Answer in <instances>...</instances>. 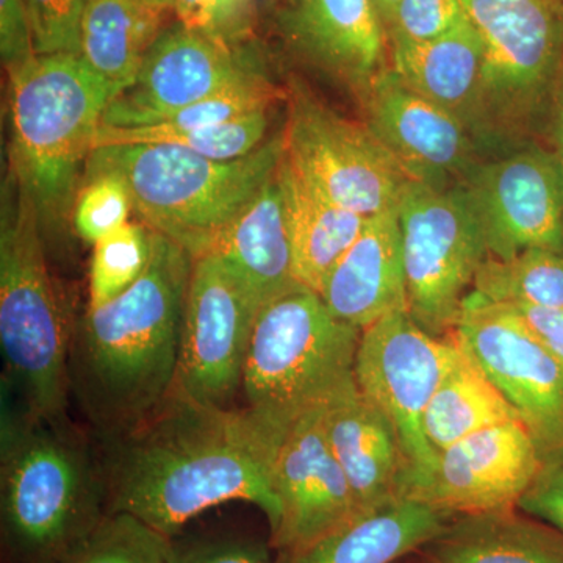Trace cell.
<instances>
[{
    "mask_svg": "<svg viewBox=\"0 0 563 563\" xmlns=\"http://www.w3.org/2000/svg\"><path fill=\"white\" fill-rule=\"evenodd\" d=\"M92 247L88 309H98L128 291L146 272L152 257V229L125 222Z\"/></svg>",
    "mask_w": 563,
    "mask_h": 563,
    "instance_id": "cell-31",
    "label": "cell"
},
{
    "mask_svg": "<svg viewBox=\"0 0 563 563\" xmlns=\"http://www.w3.org/2000/svg\"><path fill=\"white\" fill-rule=\"evenodd\" d=\"M322 421L361 510L373 509L409 493L412 466L391 422L352 385L331 399Z\"/></svg>",
    "mask_w": 563,
    "mask_h": 563,
    "instance_id": "cell-20",
    "label": "cell"
},
{
    "mask_svg": "<svg viewBox=\"0 0 563 563\" xmlns=\"http://www.w3.org/2000/svg\"><path fill=\"white\" fill-rule=\"evenodd\" d=\"M388 51L393 73L410 90L450 111L466 128L481 118L484 44L466 14L439 38L390 41Z\"/></svg>",
    "mask_w": 563,
    "mask_h": 563,
    "instance_id": "cell-23",
    "label": "cell"
},
{
    "mask_svg": "<svg viewBox=\"0 0 563 563\" xmlns=\"http://www.w3.org/2000/svg\"><path fill=\"white\" fill-rule=\"evenodd\" d=\"M211 254L240 280L258 309L299 287L277 172L225 229Z\"/></svg>",
    "mask_w": 563,
    "mask_h": 563,
    "instance_id": "cell-24",
    "label": "cell"
},
{
    "mask_svg": "<svg viewBox=\"0 0 563 563\" xmlns=\"http://www.w3.org/2000/svg\"><path fill=\"white\" fill-rule=\"evenodd\" d=\"M258 312L218 255L210 252L196 258L185 299L173 391L196 402L231 409L242 391L244 362Z\"/></svg>",
    "mask_w": 563,
    "mask_h": 563,
    "instance_id": "cell-13",
    "label": "cell"
},
{
    "mask_svg": "<svg viewBox=\"0 0 563 563\" xmlns=\"http://www.w3.org/2000/svg\"><path fill=\"white\" fill-rule=\"evenodd\" d=\"M462 0H399L385 27L390 41L422 43L439 38L465 18Z\"/></svg>",
    "mask_w": 563,
    "mask_h": 563,
    "instance_id": "cell-35",
    "label": "cell"
},
{
    "mask_svg": "<svg viewBox=\"0 0 563 563\" xmlns=\"http://www.w3.org/2000/svg\"><path fill=\"white\" fill-rule=\"evenodd\" d=\"M462 357V347L453 336L426 332L407 312L388 314L362 331L355 385L401 439L412 466L407 496L428 483L439 461V453L422 431V417Z\"/></svg>",
    "mask_w": 563,
    "mask_h": 563,
    "instance_id": "cell-9",
    "label": "cell"
},
{
    "mask_svg": "<svg viewBox=\"0 0 563 563\" xmlns=\"http://www.w3.org/2000/svg\"><path fill=\"white\" fill-rule=\"evenodd\" d=\"M361 336L303 285L262 307L244 362L242 410L274 455L302 415L355 385Z\"/></svg>",
    "mask_w": 563,
    "mask_h": 563,
    "instance_id": "cell-6",
    "label": "cell"
},
{
    "mask_svg": "<svg viewBox=\"0 0 563 563\" xmlns=\"http://www.w3.org/2000/svg\"><path fill=\"white\" fill-rule=\"evenodd\" d=\"M484 44L481 118L512 122L542 102L563 65V0H462Z\"/></svg>",
    "mask_w": 563,
    "mask_h": 563,
    "instance_id": "cell-11",
    "label": "cell"
},
{
    "mask_svg": "<svg viewBox=\"0 0 563 563\" xmlns=\"http://www.w3.org/2000/svg\"><path fill=\"white\" fill-rule=\"evenodd\" d=\"M251 0H211L213 35L222 43L231 44L240 38L246 25Z\"/></svg>",
    "mask_w": 563,
    "mask_h": 563,
    "instance_id": "cell-40",
    "label": "cell"
},
{
    "mask_svg": "<svg viewBox=\"0 0 563 563\" xmlns=\"http://www.w3.org/2000/svg\"><path fill=\"white\" fill-rule=\"evenodd\" d=\"M0 54L7 73L20 68L36 55L25 0H0Z\"/></svg>",
    "mask_w": 563,
    "mask_h": 563,
    "instance_id": "cell-38",
    "label": "cell"
},
{
    "mask_svg": "<svg viewBox=\"0 0 563 563\" xmlns=\"http://www.w3.org/2000/svg\"><path fill=\"white\" fill-rule=\"evenodd\" d=\"M472 291L493 303L563 309V254L532 247L510 258L488 255Z\"/></svg>",
    "mask_w": 563,
    "mask_h": 563,
    "instance_id": "cell-29",
    "label": "cell"
},
{
    "mask_svg": "<svg viewBox=\"0 0 563 563\" xmlns=\"http://www.w3.org/2000/svg\"><path fill=\"white\" fill-rule=\"evenodd\" d=\"M163 10L176 14L177 21L192 31L213 36V13L211 0H154Z\"/></svg>",
    "mask_w": 563,
    "mask_h": 563,
    "instance_id": "cell-41",
    "label": "cell"
},
{
    "mask_svg": "<svg viewBox=\"0 0 563 563\" xmlns=\"http://www.w3.org/2000/svg\"><path fill=\"white\" fill-rule=\"evenodd\" d=\"M0 521L10 563H65L109 512L99 450L2 388Z\"/></svg>",
    "mask_w": 563,
    "mask_h": 563,
    "instance_id": "cell-3",
    "label": "cell"
},
{
    "mask_svg": "<svg viewBox=\"0 0 563 563\" xmlns=\"http://www.w3.org/2000/svg\"><path fill=\"white\" fill-rule=\"evenodd\" d=\"M517 509L563 533V461L543 463Z\"/></svg>",
    "mask_w": 563,
    "mask_h": 563,
    "instance_id": "cell-37",
    "label": "cell"
},
{
    "mask_svg": "<svg viewBox=\"0 0 563 563\" xmlns=\"http://www.w3.org/2000/svg\"><path fill=\"white\" fill-rule=\"evenodd\" d=\"M269 128V110L255 111L224 122L191 131H162L155 128H99L95 147L111 144H174L218 162H233L247 157L265 143Z\"/></svg>",
    "mask_w": 563,
    "mask_h": 563,
    "instance_id": "cell-30",
    "label": "cell"
},
{
    "mask_svg": "<svg viewBox=\"0 0 563 563\" xmlns=\"http://www.w3.org/2000/svg\"><path fill=\"white\" fill-rule=\"evenodd\" d=\"M133 209L131 191L117 174H85L74 203V229L81 240L96 244L128 221Z\"/></svg>",
    "mask_w": 563,
    "mask_h": 563,
    "instance_id": "cell-33",
    "label": "cell"
},
{
    "mask_svg": "<svg viewBox=\"0 0 563 563\" xmlns=\"http://www.w3.org/2000/svg\"><path fill=\"white\" fill-rule=\"evenodd\" d=\"M173 540L128 512H107L65 563H169Z\"/></svg>",
    "mask_w": 563,
    "mask_h": 563,
    "instance_id": "cell-32",
    "label": "cell"
},
{
    "mask_svg": "<svg viewBox=\"0 0 563 563\" xmlns=\"http://www.w3.org/2000/svg\"><path fill=\"white\" fill-rule=\"evenodd\" d=\"M453 339L517 410L543 463L563 461V366L499 303L470 292Z\"/></svg>",
    "mask_w": 563,
    "mask_h": 563,
    "instance_id": "cell-12",
    "label": "cell"
},
{
    "mask_svg": "<svg viewBox=\"0 0 563 563\" xmlns=\"http://www.w3.org/2000/svg\"><path fill=\"white\" fill-rule=\"evenodd\" d=\"M98 443L109 512L135 515L174 540L207 510L243 501L265 514L272 536L279 528L274 454L242 409L173 391L143 420Z\"/></svg>",
    "mask_w": 563,
    "mask_h": 563,
    "instance_id": "cell-1",
    "label": "cell"
},
{
    "mask_svg": "<svg viewBox=\"0 0 563 563\" xmlns=\"http://www.w3.org/2000/svg\"><path fill=\"white\" fill-rule=\"evenodd\" d=\"M542 466L523 421L504 422L440 451L428 483L410 498L454 517L517 507Z\"/></svg>",
    "mask_w": 563,
    "mask_h": 563,
    "instance_id": "cell-17",
    "label": "cell"
},
{
    "mask_svg": "<svg viewBox=\"0 0 563 563\" xmlns=\"http://www.w3.org/2000/svg\"><path fill=\"white\" fill-rule=\"evenodd\" d=\"M324 406L302 415L274 455L272 476L282 517L272 547L284 561L358 512L325 435Z\"/></svg>",
    "mask_w": 563,
    "mask_h": 563,
    "instance_id": "cell-16",
    "label": "cell"
},
{
    "mask_svg": "<svg viewBox=\"0 0 563 563\" xmlns=\"http://www.w3.org/2000/svg\"><path fill=\"white\" fill-rule=\"evenodd\" d=\"M420 551L424 563H563V533L507 507L455 515Z\"/></svg>",
    "mask_w": 563,
    "mask_h": 563,
    "instance_id": "cell-25",
    "label": "cell"
},
{
    "mask_svg": "<svg viewBox=\"0 0 563 563\" xmlns=\"http://www.w3.org/2000/svg\"><path fill=\"white\" fill-rule=\"evenodd\" d=\"M169 563H280L274 562L268 547L247 539H209L172 544Z\"/></svg>",
    "mask_w": 563,
    "mask_h": 563,
    "instance_id": "cell-36",
    "label": "cell"
},
{
    "mask_svg": "<svg viewBox=\"0 0 563 563\" xmlns=\"http://www.w3.org/2000/svg\"><path fill=\"white\" fill-rule=\"evenodd\" d=\"M320 296L333 317L362 331L388 314L407 312L402 233L396 209L366 218Z\"/></svg>",
    "mask_w": 563,
    "mask_h": 563,
    "instance_id": "cell-21",
    "label": "cell"
},
{
    "mask_svg": "<svg viewBox=\"0 0 563 563\" xmlns=\"http://www.w3.org/2000/svg\"><path fill=\"white\" fill-rule=\"evenodd\" d=\"M9 77L10 177L41 228H57L76 203L81 162L120 90L79 54L35 55Z\"/></svg>",
    "mask_w": 563,
    "mask_h": 563,
    "instance_id": "cell-4",
    "label": "cell"
},
{
    "mask_svg": "<svg viewBox=\"0 0 563 563\" xmlns=\"http://www.w3.org/2000/svg\"><path fill=\"white\" fill-rule=\"evenodd\" d=\"M284 151V132L233 162L211 161L174 144H111L91 151L85 174L120 176L147 228L196 261L213 251L268 184Z\"/></svg>",
    "mask_w": 563,
    "mask_h": 563,
    "instance_id": "cell-5",
    "label": "cell"
},
{
    "mask_svg": "<svg viewBox=\"0 0 563 563\" xmlns=\"http://www.w3.org/2000/svg\"><path fill=\"white\" fill-rule=\"evenodd\" d=\"M165 13L168 11L154 0H85L80 57L118 90H124L165 29Z\"/></svg>",
    "mask_w": 563,
    "mask_h": 563,
    "instance_id": "cell-27",
    "label": "cell"
},
{
    "mask_svg": "<svg viewBox=\"0 0 563 563\" xmlns=\"http://www.w3.org/2000/svg\"><path fill=\"white\" fill-rule=\"evenodd\" d=\"M453 517L404 496L352 515L280 563H396L431 542Z\"/></svg>",
    "mask_w": 563,
    "mask_h": 563,
    "instance_id": "cell-22",
    "label": "cell"
},
{
    "mask_svg": "<svg viewBox=\"0 0 563 563\" xmlns=\"http://www.w3.org/2000/svg\"><path fill=\"white\" fill-rule=\"evenodd\" d=\"M290 235L295 277L320 295L329 274L350 250L366 218L336 206L282 155L277 168Z\"/></svg>",
    "mask_w": 563,
    "mask_h": 563,
    "instance_id": "cell-26",
    "label": "cell"
},
{
    "mask_svg": "<svg viewBox=\"0 0 563 563\" xmlns=\"http://www.w3.org/2000/svg\"><path fill=\"white\" fill-rule=\"evenodd\" d=\"M374 10H376L377 16L383 22V27H387L388 22L391 20L393 11L398 5L399 0H372Z\"/></svg>",
    "mask_w": 563,
    "mask_h": 563,
    "instance_id": "cell-43",
    "label": "cell"
},
{
    "mask_svg": "<svg viewBox=\"0 0 563 563\" xmlns=\"http://www.w3.org/2000/svg\"><path fill=\"white\" fill-rule=\"evenodd\" d=\"M510 421H521L517 410L463 352L462 361L429 402L422 431L440 453L473 433Z\"/></svg>",
    "mask_w": 563,
    "mask_h": 563,
    "instance_id": "cell-28",
    "label": "cell"
},
{
    "mask_svg": "<svg viewBox=\"0 0 563 563\" xmlns=\"http://www.w3.org/2000/svg\"><path fill=\"white\" fill-rule=\"evenodd\" d=\"M362 101L366 125L410 179L450 187L451 177L473 168L466 125L406 87L390 66L373 80Z\"/></svg>",
    "mask_w": 563,
    "mask_h": 563,
    "instance_id": "cell-18",
    "label": "cell"
},
{
    "mask_svg": "<svg viewBox=\"0 0 563 563\" xmlns=\"http://www.w3.org/2000/svg\"><path fill=\"white\" fill-rule=\"evenodd\" d=\"M195 258L152 231L146 272L70 331L69 387L96 437L131 428L173 393Z\"/></svg>",
    "mask_w": 563,
    "mask_h": 563,
    "instance_id": "cell-2",
    "label": "cell"
},
{
    "mask_svg": "<svg viewBox=\"0 0 563 563\" xmlns=\"http://www.w3.org/2000/svg\"><path fill=\"white\" fill-rule=\"evenodd\" d=\"M563 366V309L499 303Z\"/></svg>",
    "mask_w": 563,
    "mask_h": 563,
    "instance_id": "cell-39",
    "label": "cell"
},
{
    "mask_svg": "<svg viewBox=\"0 0 563 563\" xmlns=\"http://www.w3.org/2000/svg\"><path fill=\"white\" fill-rule=\"evenodd\" d=\"M285 155L336 206L369 218L396 209L410 180L390 151L362 122L343 118L292 85Z\"/></svg>",
    "mask_w": 563,
    "mask_h": 563,
    "instance_id": "cell-10",
    "label": "cell"
},
{
    "mask_svg": "<svg viewBox=\"0 0 563 563\" xmlns=\"http://www.w3.org/2000/svg\"><path fill=\"white\" fill-rule=\"evenodd\" d=\"M41 221L9 177L0 221L2 388L43 417H68L70 331L52 280Z\"/></svg>",
    "mask_w": 563,
    "mask_h": 563,
    "instance_id": "cell-7",
    "label": "cell"
},
{
    "mask_svg": "<svg viewBox=\"0 0 563 563\" xmlns=\"http://www.w3.org/2000/svg\"><path fill=\"white\" fill-rule=\"evenodd\" d=\"M277 16L292 54L365 95L390 58L372 0H285Z\"/></svg>",
    "mask_w": 563,
    "mask_h": 563,
    "instance_id": "cell-19",
    "label": "cell"
},
{
    "mask_svg": "<svg viewBox=\"0 0 563 563\" xmlns=\"http://www.w3.org/2000/svg\"><path fill=\"white\" fill-rule=\"evenodd\" d=\"M407 313L426 332L453 336L463 301L488 257L487 240L461 181L437 187L410 179L398 206Z\"/></svg>",
    "mask_w": 563,
    "mask_h": 563,
    "instance_id": "cell-8",
    "label": "cell"
},
{
    "mask_svg": "<svg viewBox=\"0 0 563 563\" xmlns=\"http://www.w3.org/2000/svg\"><path fill=\"white\" fill-rule=\"evenodd\" d=\"M257 68V63L233 51L231 44L177 21L152 43L135 79L103 111L101 125L135 129L157 124Z\"/></svg>",
    "mask_w": 563,
    "mask_h": 563,
    "instance_id": "cell-14",
    "label": "cell"
},
{
    "mask_svg": "<svg viewBox=\"0 0 563 563\" xmlns=\"http://www.w3.org/2000/svg\"><path fill=\"white\" fill-rule=\"evenodd\" d=\"M85 0H25L36 55L79 54Z\"/></svg>",
    "mask_w": 563,
    "mask_h": 563,
    "instance_id": "cell-34",
    "label": "cell"
},
{
    "mask_svg": "<svg viewBox=\"0 0 563 563\" xmlns=\"http://www.w3.org/2000/svg\"><path fill=\"white\" fill-rule=\"evenodd\" d=\"M483 224L488 255L510 258L532 247L563 254V168L532 146L463 176Z\"/></svg>",
    "mask_w": 563,
    "mask_h": 563,
    "instance_id": "cell-15",
    "label": "cell"
},
{
    "mask_svg": "<svg viewBox=\"0 0 563 563\" xmlns=\"http://www.w3.org/2000/svg\"><path fill=\"white\" fill-rule=\"evenodd\" d=\"M555 144H558L559 162L563 168V65L561 76H559V96H558V117H555Z\"/></svg>",
    "mask_w": 563,
    "mask_h": 563,
    "instance_id": "cell-42",
    "label": "cell"
}]
</instances>
